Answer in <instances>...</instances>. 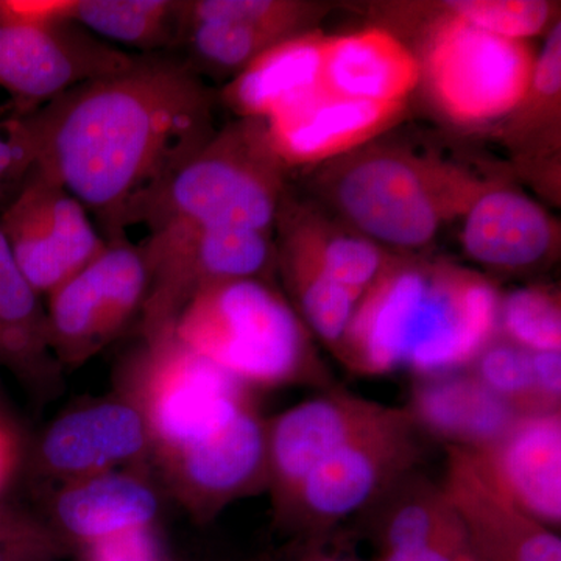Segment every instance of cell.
<instances>
[{"label": "cell", "mask_w": 561, "mask_h": 561, "mask_svg": "<svg viewBox=\"0 0 561 561\" xmlns=\"http://www.w3.org/2000/svg\"><path fill=\"white\" fill-rule=\"evenodd\" d=\"M217 94L179 55H136L27 114L36 168L98 219L105 241L214 133Z\"/></svg>", "instance_id": "cell-1"}, {"label": "cell", "mask_w": 561, "mask_h": 561, "mask_svg": "<svg viewBox=\"0 0 561 561\" xmlns=\"http://www.w3.org/2000/svg\"><path fill=\"white\" fill-rule=\"evenodd\" d=\"M500 300L478 272L393 256L357 302L337 359L364 376L460 371L497 337Z\"/></svg>", "instance_id": "cell-2"}, {"label": "cell", "mask_w": 561, "mask_h": 561, "mask_svg": "<svg viewBox=\"0 0 561 561\" xmlns=\"http://www.w3.org/2000/svg\"><path fill=\"white\" fill-rule=\"evenodd\" d=\"M490 184L442 158L373 142L327 162L317 176L321 198L337 219L378 245L400 250L430 245Z\"/></svg>", "instance_id": "cell-3"}, {"label": "cell", "mask_w": 561, "mask_h": 561, "mask_svg": "<svg viewBox=\"0 0 561 561\" xmlns=\"http://www.w3.org/2000/svg\"><path fill=\"white\" fill-rule=\"evenodd\" d=\"M286 165L264 121L231 122L130 210L125 227L190 224L273 234L286 197Z\"/></svg>", "instance_id": "cell-4"}, {"label": "cell", "mask_w": 561, "mask_h": 561, "mask_svg": "<svg viewBox=\"0 0 561 561\" xmlns=\"http://www.w3.org/2000/svg\"><path fill=\"white\" fill-rule=\"evenodd\" d=\"M172 334L243 386L328 382L311 332L265 279L209 284L187 302Z\"/></svg>", "instance_id": "cell-5"}, {"label": "cell", "mask_w": 561, "mask_h": 561, "mask_svg": "<svg viewBox=\"0 0 561 561\" xmlns=\"http://www.w3.org/2000/svg\"><path fill=\"white\" fill-rule=\"evenodd\" d=\"M440 11L423 46L421 80L432 101L457 124L476 125L507 117L529 91L534 49L526 41L491 35Z\"/></svg>", "instance_id": "cell-6"}, {"label": "cell", "mask_w": 561, "mask_h": 561, "mask_svg": "<svg viewBox=\"0 0 561 561\" xmlns=\"http://www.w3.org/2000/svg\"><path fill=\"white\" fill-rule=\"evenodd\" d=\"M149 287L142 306L147 341L172 334L187 302L228 279L261 278L276 268L273 234L169 224L138 243Z\"/></svg>", "instance_id": "cell-7"}, {"label": "cell", "mask_w": 561, "mask_h": 561, "mask_svg": "<svg viewBox=\"0 0 561 561\" xmlns=\"http://www.w3.org/2000/svg\"><path fill=\"white\" fill-rule=\"evenodd\" d=\"M420 427L408 409L332 453L302 481L290 512L319 537L334 524L382 500L420 459Z\"/></svg>", "instance_id": "cell-8"}, {"label": "cell", "mask_w": 561, "mask_h": 561, "mask_svg": "<svg viewBox=\"0 0 561 561\" xmlns=\"http://www.w3.org/2000/svg\"><path fill=\"white\" fill-rule=\"evenodd\" d=\"M149 275L127 236L106 241L72 278L49 295L50 346L60 364L79 365L121 334L142 311Z\"/></svg>", "instance_id": "cell-9"}, {"label": "cell", "mask_w": 561, "mask_h": 561, "mask_svg": "<svg viewBox=\"0 0 561 561\" xmlns=\"http://www.w3.org/2000/svg\"><path fill=\"white\" fill-rule=\"evenodd\" d=\"M0 234L39 297H49L106 245L87 208L36 165L0 210Z\"/></svg>", "instance_id": "cell-10"}, {"label": "cell", "mask_w": 561, "mask_h": 561, "mask_svg": "<svg viewBox=\"0 0 561 561\" xmlns=\"http://www.w3.org/2000/svg\"><path fill=\"white\" fill-rule=\"evenodd\" d=\"M144 420L173 453L201 440L249 404L243 383L173 334L147 341Z\"/></svg>", "instance_id": "cell-11"}, {"label": "cell", "mask_w": 561, "mask_h": 561, "mask_svg": "<svg viewBox=\"0 0 561 561\" xmlns=\"http://www.w3.org/2000/svg\"><path fill=\"white\" fill-rule=\"evenodd\" d=\"M136 55L73 24L0 25V88L24 117L62 92L128 68Z\"/></svg>", "instance_id": "cell-12"}, {"label": "cell", "mask_w": 561, "mask_h": 561, "mask_svg": "<svg viewBox=\"0 0 561 561\" xmlns=\"http://www.w3.org/2000/svg\"><path fill=\"white\" fill-rule=\"evenodd\" d=\"M390 405L328 391L294 405L267 427V476L280 511L290 512L309 472L391 412Z\"/></svg>", "instance_id": "cell-13"}, {"label": "cell", "mask_w": 561, "mask_h": 561, "mask_svg": "<svg viewBox=\"0 0 561 561\" xmlns=\"http://www.w3.org/2000/svg\"><path fill=\"white\" fill-rule=\"evenodd\" d=\"M442 489L460 513L479 561H561L556 530L516 507L470 449L446 446Z\"/></svg>", "instance_id": "cell-14"}, {"label": "cell", "mask_w": 561, "mask_h": 561, "mask_svg": "<svg viewBox=\"0 0 561 561\" xmlns=\"http://www.w3.org/2000/svg\"><path fill=\"white\" fill-rule=\"evenodd\" d=\"M405 105L339 98L324 90L264 121L276 157L287 168L327 164L390 130Z\"/></svg>", "instance_id": "cell-15"}, {"label": "cell", "mask_w": 561, "mask_h": 561, "mask_svg": "<svg viewBox=\"0 0 561 561\" xmlns=\"http://www.w3.org/2000/svg\"><path fill=\"white\" fill-rule=\"evenodd\" d=\"M470 451L516 507L549 529L560 527V411L519 415L496 442Z\"/></svg>", "instance_id": "cell-16"}, {"label": "cell", "mask_w": 561, "mask_h": 561, "mask_svg": "<svg viewBox=\"0 0 561 561\" xmlns=\"http://www.w3.org/2000/svg\"><path fill=\"white\" fill-rule=\"evenodd\" d=\"M465 254L483 267L529 272L548 264L560 247V227L522 192L491 183L463 214Z\"/></svg>", "instance_id": "cell-17"}, {"label": "cell", "mask_w": 561, "mask_h": 561, "mask_svg": "<svg viewBox=\"0 0 561 561\" xmlns=\"http://www.w3.org/2000/svg\"><path fill=\"white\" fill-rule=\"evenodd\" d=\"M421 81L420 58L386 28L324 36L321 87L353 101L405 105Z\"/></svg>", "instance_id": "cell-18"}, {"label": "cell", "mask_w": 561, "mask_h": 561, "mask_svg": "<svg viewBox=\"0 0 561 561\" xmlns=\"http://www.w3.org/2000/svg\"><path fill=\"white\" fill-rule=\"evenodd\" d=\"M172 454L195 500L219 507L267 474V430L247 404L220 430Z\"/></svg>", "instance_id": "cell-19"}, {"label": "cell", "mask_w": 561, "mask_h": 561, "mask_svg": "<svg viewBox=\"0 0 561 561\" xmlns=\"http://www.w3.org/2000/svg\"><path fill=\"white\" fill-rule=\"evenodd\" d=\"M149 427L138 409L103 402L55 421L41 443L47 467L62 474L90 478L138 456Z\"/></svg>", "instance_id": "cell-20"}, {"label": "cell", "mask_w": 561, "mask_h": 561, "mask_svg": "<svg viewBox=\"0 0 561 561\" xmlns=\"http://www.w3.org/2000/svg\"><path fill=\"white\" fill-rule=\"evenodd\" d=\"M405 409L420 431L465 449L490 446L522 415L471 371L426 376L416 383Z\"/></svg>", "instance_id": "cell-21"}, {"label": "cell", "mask_w": 561, "mask_h": 561, "mask_svg": "<svg viewBox=\"0 0 561 561\" xmlns=\"http://www.w3.org/2000/svg\"><path fill=\"white\" fill-rule=\"evenodd\" d=\"M273 242L301 254L328 278L360 297L381 275L393 254L337 217L284 197Z\"/></svg>", "instance_id": "cell-22"}, {"label": "cell", "mask_w": 561, "mask_h": 561, "mask_svg": "<svg viewBox=\"0 0 561 561\" xmlns=\"http://www.w3.org/2000/svg\"><path fill=\"white\" fill-rule=\"evenodd\" d=\"M323 39L308 32L268 47L225 84L220 101L242 119L265 121L311 98L323 90Z\"/></svg>", "instance_id": "cell-23"}, {"label": "cell", "mask_w": 561, "mask_h": 561, "mask_svg": "<svg viewBox=\"0 0 561 561\" xmlns=\"http://www.w3.org/2000/svg\"><path fill=\"white\" fill-rule=\"evenodd\" d=\"M157 512V496L146 483L110 472L79 479L57 501L58 522L88 545L149 527Z\"/></svg>", "instance_id": "cell-24"}, {"label": "cell", "mask_w": 561, "mask_h": 561, "mask_svg": "<svg viewBox=\"0 0 561 561\" xmlns=\"http://www.w3.org/2000/svg\"><path fill=\"white\" fill-rule=\"evenodd\" d=\"M382 497H386V504L378 523L382 552L435 548L478 557L460 513L442 485H432L408 476Z\"/></svg>", "instance_id": "cell-25"}, {"label": "cell", "mask_w": 561, "mask_h": 561, "mask_svg": "<svg viewBox=\"0 0 561 561\" xmlns=\"http://www.w3.org/2000/svg\"><path fill=\"white\" fill-rule=\"evenodd\" d=\"M0 365L25 382L54 376L60 362L50 346L47 312L0 234Z\"/></svg>", "instance_id": "cell-26"}, {"label": "cell", "mask_w": 561, "mask_h": 561, "mask_svg": "<svg viewBox=\"0 0 561 561\" xmlns=\"http://www.w3.org/2000/svg\"><path fill=\"white\" fill-rule=\"evenodd\" d=\"M66 20L111 46L171 54L183 35L186 0H69Z\"/></svg>", "instance_id": "cell-27"}, {"label": "cell", "mask_w": 561, "mask_h": 561, "mask_svg": "<svg viewBox=\"0 0 561 561\" xmlns=\"http://www.w3.org/2000/svg\"><path fill=\"white\" fill-rule=\"evenodd\" d=\"M275 256L276 268L291 297V308L335 356L360 295L328 278L312 262L278 243Z\"/></svg>", "instance_id": "cell-28"}, {"label": "cell", "mask_w": 561, "mask_h": 561, "mask_svg": "<svg viewBox=\"0 0 561 561\" xmlns=\"http://www.w3.org/2000/svg\"><path fill=\"white\" fill-rule=\"evenodd\" d=\"M561 24L549 31L535 62L523 102L507 116L505 139L522 154H552L560 149Z\"/></svg>", "instance_id": "cell-29"}, {"label": "cell", "mask_w": 561, "mask_h": 561, "mask_svg": "<svg viewBox=\"0 0 561 561\" xmlns=\"http://www.w3.org/2000/svg\"><path fill=\"white\" fill-rule=\"evenodd\" d=\"M497 331L530 353L561 351L560 294L552 287L529 286L501 297Z\"/></svg>", "instance_id": "cell-30"}, {"label": "cell", "mask_w": 561, "mask_h": 561, "mask_svg": "<svg viewBox=\"0 0 561 561\" xmlns=\"http://www.w3.org/2000/svg\"><path fill=\"white\" fill-rule=\"evenodd\" d=\"M319 14V7L298 0H186L187 20L245 22L283 39L311 32Z\"/></svg>", "instance_id": "cell-31"}, {"label": "cell", "mask_w": 561, "mask_h": 561, "mask_svg": "<svg viewBox=\"0 0 561 561\" xmlns=\"http://www.w3.org/2000/svg\"><path fill=\"white\" fill-rule=\"evenodd\" d=\"M440 9L491 35L526 43L559 22V5L546 0H451Z\"/></svg>", "instance_id": "cell-32"}, {"label": "cell", "mask_w": 561, "mask_h": 561, "mask_svg": "<svg viewBox=\"0 0 561 561\" xmlns=\"http://www.w3.org/2000/svg\"><path fill=\"white\" fill-rule=\"evenodd\" d=\"M471 373L494 394L507 401L516 412H549L542 408L535 389L530 351L494 337L470 365ZM556 412V411H553Z\"/></svg>", "instance_id": "cell-33"}, {"label": "cell", "mask_w": 561, "mask_h": 561, "mask_svg": "<svg viewBox=\"0 0 561 561\" xmlns=\"http://www.w3.org/2000/svg\"><path fill=\"white\" fill-rule=\"evenodd\" d=\"M36 165L31 127L24 117L0 119V210L5 208Z\"/></svg>", "instance_id": "cell-34"}, {"label": "cell", "mask_w": 561, "mask_h": 561, "mask_svg": "<svg viewBox=\"0 0 561 561\" xmlns=\"http://www.w3.org/2000/svg\"><path fill=\"white\" fill-rule=\"evenodd\" d=\"M57 553L49 530L31 516L0 505V561H51Z\"/></svg>", "instance_id": "cell-35"}, {"label": "cell", "mask_w": 561, "mask_h": 561, "mask_svg": "<svg viewBox=\"0 0 561 561\" xmlns=\"http://www.w3.org/2000/svg\"><path fill=\"white\" fill-rule=\"evenodd\" d=\"M90 561H158L149 527L124 531L90 545Z\"/></svg>", "instance_id": "cell-36"}, {"label": "cell", "mask_w": 561, "mask_h": 561, "mask_svg": "<svg viewBox=\"0 0 561 561\" xmlns=\"http://www.w3.org/2000/svg\"><path fill=\"white\" fill-rule=\"evenodd\" d=\"M535 389L546 411H560L561 351L530 353Z\"/></svg>", "instance_id": "cell-37"}, {"label": "cell", "mask_w": 561, "mask_h": 561, "mask_svg": "<svg viewBox=\"0 0 561 561\" xmlns=\"http://www.w3.org/2000/svg\"><path fill=\"white\" fill-rule=\"evenodd\" d=\"M20 461V443L9 424L0 419V493L9 485Z\"/></svg>", "instance_id": "cell-38"}, {"label": "cell", "mask_w": 561, "mask_h": 561, "mask_svg": "<svg viewBox=\"0 0 561 561\" xmlns=\"http://www.w3.org/2000/svg\"><path fill=\"white\" fill-rule=\"evenodd\" d=\"M287 561H359L356 557L351 556L345 549L339 546H332L331 542L313 537L311 541L306 542L294 553V557Z\"/></svg>", "instance_id": "cell-39"}, {"label": "cell", "mask_w": 561, "mask_h": 561, "mask_svg": "<svg viewBox=\"0 0 561 561\" xmlns=\"http://www.w3.org/2000/svg\"><path fill=\"white\" fill-rule=\"evenodd\" d=\"M381 561H479V559L435 548H405L383 551Z\"/></svg>", "instance_id": "cell-40"}]
</instances>
